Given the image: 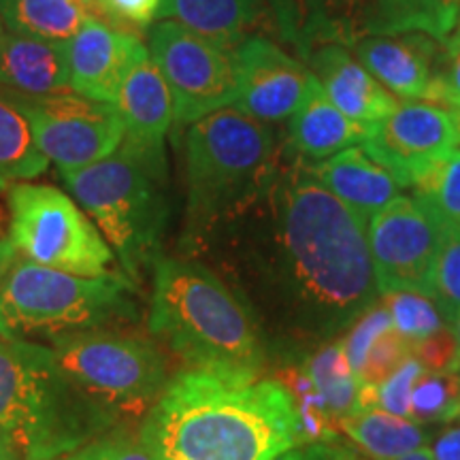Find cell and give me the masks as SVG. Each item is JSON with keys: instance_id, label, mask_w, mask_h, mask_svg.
I'll return each instance as SVG.
<instances>
[{"instance_id": "6da1fadb", "label": "cell", "mask_w": 460, "mask_h": 460, "mask_svg": "<svg viewBox=\"0 0 460 460\" xmlns=\"http://www.w3.org/2000/svg\"><path fill=\"white\" fill-rule=\"evenodd\" d=\"M226 237L239 243L241 298L264 337L322 345L377 305L367 222L305 166L279 172Z\"/></svg>"}, {"instance_id": "7a4b0ae2", "label": "cell", "mask_w": 460, "mask_h": 460, "mask_svg": "<svg viewBox=\"0 0 460 460\" xmlns=\"http://www.w3.org/2000/svg\"><path fill=\"white\" fill-rule=\"evenodd\" d=\"M139 433L156 460H273L305 444L286 384L233 369L172 376Z\"/></svg>"}, {"instance_id": "3957f363", "label": "cell", "mask_w": 460, "mask_h": 460, "mask_svg": "<svg viewBox=\"0 0 460 460\" xmlns=\"http://www.w3.org/2000/svg\"><path fill=\"white\" fill-rule=\"evenodd\" d=\"M186 237L192 250L220 243L271 192L278 181L273 132L234 107L188 126Z\"/></svg>"}, {"instance_id": "277c9868", "label": "cell", "mask_w": 460, "mask_h": 460, "mask_svg": "<svg viewBox=\"0 0 460 460\" xmlns=\"http://www.w3.org/2000/svg\"><path fill=\"white\" fill-rule=\"evenodd\" d=\"M147 329L186 369L261 373L267 365V337L252 309L192 258L156 262Z\"/></svg>"}, {"instance_id": "5b68a950", "label": "cell", "mask_w": 460, "mask_h": 460, "mask_svg": "<svg viewBox=\"0 0 460 460\" xmlns=\"http://www.w3.org/2000/svg\"><path fill=\"white\" fill-rule=\"evenodd\" d=\"M119 422L77 388L49 345L0 337V444L56 460Z\"/></svg>"}, {"instance_id": "8992f818", "label": "cell", "mask_w": 460, "mask_h": 460, "mask_svg": "<svg viewBox=\"0 0 460 460\" xmlns=\"http://www.w3.org/2000/svg\"><path fill=\"white\" fill-rule=\"evenodd\" d=\"M71 197L111 245L124 278L139 286L160 261L169 220L166 164L149 163L119 146L111 156L77 171H60Z\"/></svg>"}, {"instance_id": "52a82bcc", "label": "cell", "mask_w": 460, "mask_h": 460, "mask_svg": "<svg viewBox=\"0 0 460 460\" xmlns=\"http://www.w3.org/2000/svg\"><path fill=\"white\" fill-rule=\"evenodd\" d=\"M126 278H82L15 258L0 284V337L51 341L137 318Z\"/></svg>"}, {"instance_id": "ba28073f", "label": "cell", "mask_w": 460, "mask_h": 460, "mask_svg": "<svg viewBox=\"0 0 460 460\" xmlns=\"http://www.w3.org/2000/svg\"><path fill=\"white\" fill-rule=\"evenodd\" d=\"M49 348L75 386L119 424L146 418L171 379L160 345L119 326L75 332Z\"/></svg>"}, {"instance_id": "9c48e42d", "label": "cell", "mask_w": 460, "mask_h": 460, "mask_svg": "<svg viewBox=\"0 0 460 460\" xmlns=\"http://www.w3.org/2000/svg\"><path fill=\"white\" fill-rule=\"evenodd\" d=\"M9 237L22 258L82 278H124L111 245L73 197L45 183L7 190Z\"/></svg>"}, {"instance_id": "30bf717a", "label": "cell", "mask_w": 460, "mask_h": 460, "mask_svg": "<svg viewBox=\"0 0 460 460\" xmlns=\"http://www.w3.org/2000/svg\"><path fill=\"white\" fill-rule=\"evenodd\" d=\"M147 49L169 85L180 128L233 105L237 94L233 51L171 20L152 24Z\"/></svg>"}, {"instance_id": "8fae6325", "label": "cell", "mask_w": 460, "mask_h": 460, "mask_svg": "<svg viewBox=\"0 0 460 460\" xmlns=\"http://www.w3.org/2000/svg\"><path fill=\"white\" fill-rule=\"evenodd\" d=\"M26 115L43 156L60 171H77L111 156L124 141V124L113 102L85 96H22L3 92Z\"/></svg>"}, {"instance_id": "7c38bea8", "label": "cell", "mask_w": 460, "mask_h": 460, "mask_svg": "<svg viewBox=\"0 0 460 460\" xmlns=\"http://www.w3.org/2000/svg\"><path fill=\"white\" fill-rule=\"evenodd\" d=\"M379 295L396 290L433 298L439 217L416 197H394L367 222Z\"/></svg>"}, {"instance_id": "4fadbf2b", "label": "cell", "mask_w": 460, "mask_h": 460, "mask_svg": "<svg viewBox=\"0 0 460 460\" xmlns=\"http://www.w3.org/2000/svg\"><path fill=\"white\" fill-rule=\"evenodd\" d=\"M458 143L450 107L427 101H399L393 113L367 128L360 147L393 172L402 188H413Z\"/></svg>"}, {"instance_id": "5bb4252c", "label": "cell", "mask_w": 460, "mask_h": 460, "mask_svg": "<svg viewBox=\"0 0 460 460\" xmlns=\"http://www.w3.org/2000/svg\"><path fill=\"white\" fill-rule=\"evenodd\" d=\"M233 62L237 94L230 107L262 124L290 119L318 82L312 68L264 37H247Z\"/></svg>"}, {"instance_id": "9a60e30c", "label": "cell", "mask_w": 460, "mask_h": 460, "mask_svg": "<svg viewBox=\"0 0 460 460\" xmlns=\"http://www.w3.org/2000/svg\"><path fill=\"white\" fill-rule=\"evenodd\" d=\"M115 107L124 124L122 146L149 163L166 164L164 139L175 122V111L169 85L146 45L132 56Z\"/></svg>"}, {"instance_id": "2e32d148", "label": "cell", "mask_w": 460, "mask_h": 460, "mask_svg": "<svg viewBox=\"0 0 460 460\" xmlns=\"http://www.w3.org/2000/svg\"><path fill=\"white\" fill-rule=\"evenodd\" d=\"M433 39L424 34H367L352 45L354 56L401 101L441 105V71H435Z\"/></svg>"}, {"instance_id": "e0dca14e", "label": "cell", "mask_w": 460, "mask_h": 460, "mask_svg": "<svg viewBox=\"0 0 460 460\" xmlns=\"http://www.w3.org/2000/svg\"><path fill=\"white\" fill-rule=\"evenodd\" d=\"M141 45L143 41L135 34L90 17L66 41L71 90L85 99L115 105L132 56Z\"/></svg>"}, {"instance_id": "ac0fdd59", "label": "cell", "mask_w": 460, "mask_h": 460, "mask_svg": "<svg viewBox=\"0 0 460 460\" xmlns=\"http://www.w3.org/2000/svg\"><path fill=\"white\" fill-rule=\"evenodd\" d=\"M324 94L349 119L371 128L394 111L399 99L384 88L343 43H322L307 54Z\"/></svg>"}, {"instance_id": "d6986e66", "label": "cell", "mask_w": 460, "mask_h": 460, "mask_svg": "<svg viewBox=\"0 0 460 460\" xmlns=\"http://www.w3.org/2000/svg\"><path fill=\"white\" fill-rule=\"evenodd\" d=\"M305 169L365 222H369L371 216H376L382 207L399 197L402 188L393 172L356 146L322 163L307 164Z\"/></svg>"}, {"instance_id": "ffe728a7", "label": "cell", "mask_w": 460, "mask_h": 460, "mask_svg": "<svg viewBox=\"0 0 460 460\" xmlns=\"http://www.w3.org/2000/svg\"><path fill=\"white\" fill-rule=\"evenodd\" d=\"M0 88L22 96L71 94L66 43L7 31L0 43Z\"/></svg>"}, {"instance_id": "44dd1931", "label": "cell", "mask_w": 460, "mask_h": 460, "mask_svg": "<svg viewBox=\"0 0 460 460\" xmlns=\"http://www.w3.org/2000/svg\"><path fill=\"white\" fill-rule=\"evenodd\" d=\"M281 34L305 56L322 43L358 41L356 28L365 13V0H273Z\"/></svg>"}, {"instance_id": "7402d4cb", "label": "cell", "mask_w": 460, "mask_h": 460, "mask_svg": "<svg viewBox=\"0 0 460 460\" xmlns=\"http://www.w3.org/2000/svg\"><path fill=\"white\" fill-rule=\"evenodd\" d=\"M365 137V126L339 111L324 94L320 82H315L307 101L290 118V146L312 164L358 146Z\"/></svg>"}, {"instance_id": "603a6c76", "label": "cell", "mask_w": 460, "mask_h": 460, "mask_svg": "<svg viewBox=\"0 0 460 460\" xmlns=\"http://www.w3.org/2000/svg\"><path fill=\"white\" fill-rule=\"evenodd\" d=\"M262 13V0H163L158 22L171 20L217 48L233 51Z\"/></svg>"}, {"instance_id": "cb8c5ba5", "label": "cell", "mask_w": 460, "mask_h": 460, "mask_svg": "<svg viewBox=\"0 0 460 460\" xmlns=\"http://www.w3.org/2000/svg\"><path fill=\"white\" fill-rule=\"evenodd\" d=\"M341 433L373 460H399L405 454L427 447L435 437L433 427L388 411H356L339 422Z\"/></svg>"}, {"instance_id": "d4e9b609", "label": "cell", "mask_w": 460, "mask_h": 460, "mask_svg": "<svg viewBox=\"0 0 460 460\" xmlns=\"http://www.w3.org/2000/svg\"><path fill=\"white\" fill-rule=\"evenodd\" d=\"M460 0H373L369 34H424L446 43L456 32Z\"/></svg>"}, {"instance_id": "484cf974", "label": "cell", "mask_w": 460, "mask_h": 460, "mask_svg": "<svg viewBox=\"0 0 460 460\" xmlns=\"http://www.w3.org/2000/svg\"><path fill=\"white\" fill-rule=\"evenodd\" d=\"M9 32L66 43L92 17L88 0H0Z\"/></svg>"}, {"instance_id": "4316f807", "label": "cell", "mask_w": 460, "mask_h": 460, "mask_svg": "<svg viewBox=\"0 0 460 460\" xmlns=\"http://www.w3.org/2000/svg\"><path fill=\"white\" fill-rule=\"evenodd\" d=\"M49 160L34 141L26 115L0 94V192L43 175Z\"/></svg>"}, {"instance_id": "83f0119b", "label": "cell", "mask_w": 460, "mask_h": 460, "mask_svg": "<svg viewBox=\"0 0 460 460\" xmlns=\"http://www.w3.org/2000/svg\"><path fill=\"white\" fill-rule=\"evenodd\" d=\"M303 369L312 377L318 393L324 396L337 427L343 418L356 413V396H358L360 379L349 369L343 339H332V341L318 345L307 356Z\"/></svg>"}, {"instance_id": "f1b7e54d", "label": "cell", "mask_w": 460, "mask_h": 460, "mask_svg": "<svg viewBox=\"0 0 460 460\" xmlns=\"http://www.w3.org/2000/svg\"><path fill=\"white\" fill-rule=\"evenodd\" d=\"M281 382L290 390L296 401V411L301 418V429L305 444H331L339 446L341 441V429L332 420L324 396L318 393L312 377L303 369V365H292L284 369Z\"/></svg>"}, {"instance_id": "f546056e", "label": "cell", "mask_w": 460, "mask_h": 460, "mask_svg": "<svg viewBox=\"0 0 460 460\" xmlns=\"http://www.w3.org/2000/svg\"><path fill=\"white\" fill-rule=\"evenodd\" d=\"M410 416L420 424L460 418V369L420 376L411 393Z\"/></svg>"}, {"instance_id": "4dcf8cb0", "label": "cell", "mask_w": 460, "mask_h": 460, "mask_svg": "<svg viewBox=\"0 0 460 460\" xmlns=\"http://www.w3.org/2000/svg\"><path fill=\"white\" fill-rule=\"evenodd\" d=\"M413 197L439 217L460 226V147L452 149L413 183Z\"/></svg>"}, {"instance_id": "1f68e13d", "label": "cell", "mask_w": 460, "mask_h": 460, "mask_svg": "<svg viewBox=\"0 0 460 460\" xmlns=\"http://www.w3.org/2000/svg\"><path fill=\"white\" fill-rule=\"evenodd\" d=\"M433 298L444 314L446 324L452 326L460 315V226L444 217H439Z\"/></svg>"}, {"instance_id": "d6a6232c", "label": "cell", "mask_w": 460, "mask_h": 460, "mask_svg": "<svg viewBox=\"0 0 460 460\" xmlns=\"http://www.w3.org/2000/svg\"><path fill=\"white\" fill-rule=\"evenodd\" d=\"M384 305L393 315L394 329L413 341H420V339L429 337L430 332L447 326L435 298L420 295V292H388V295H384Z\"/></svg>"}, {"instance_id": "836d02e7", "label": "cell", "mask_w": 460, "mask_h": 460, "mask_svg": "<svg viewBox=\"0 0 460 460\" xmlns=\"http://www.w3.org/2000/svg\"><path fill=\"white\" fill-rule=\"evenodd\" d=\"M56 460H156L147 446L143 444L139 430H132L124 424L96 435L84 446Z\"/></svg>"}, {"instance_id": "e575fe53", "label": "cell", "mask_w": 460, "mask_h": 460, "mask_svg": "<svg viewBox=\"0 0 460 460\" xmlns=\"http://www.w3.org/2000/svg\"><path fill=\"white\" fill-rule=\"evenodd\" d=\"M413 354H416V341L396 329H388L373 343L369 356H367L365 365H362L358 373V379L362 384L379 386L396 369H401L407 360L413 358Z\"/></svg>"}, {"instance_id": "d590c367", "label": "cell", "mask_w": 460, "mask_h": 460, "mask_svg": "<svg viewBox=\"0 0 460 460\" xmlns=\"http://www.w3.org/2000/svg\"><path fill=\"white\" fill-rule=\"evenodd\" d=\"M388 329H393V315H390L386 305H373L367 314H362L356 324L349 329L348 337L343 339L345 345V356H348L349 369L356 377L365 365L367 356L373 343L377 341L379 335H384Z\"/></svg>"}, {"instance_id": "8d00e7d4", "label": "cell", "mask_w": 460, "mask_h": 460, "mask_svg": "<svg viewBox=\"0 0 460 460\" xmlns=\"http://www.w3.org/2000/svg\"><path fill=\"white\" fill-rule=\"evenodd\" d=\"M420 376H422V365L416 358H410L386 382L379 384V410L393 416L410 418L411 393Z\"/></svg>"}, {"instance_id": "74e56055", "label": "cell", "mask_w": 460, "mask_h": 460, "mask_svg": "<svg viewBox=\"0 0 460 460\" xmlns=\"http://www.w3.org/2000/svg\"><path fill=\"white\" fill-rule=\"evenodd\" d=\"M416 360L422 369L430 373H444L460 369L458 362V339L452 326L430 332L429 337L416 341Z\"/></svg>"}, {"instance_id": "f35d334b", "label": "cell", "mask_w": 460, "mask_h": 460, "mask_svg": "<svg viewBox=\"0 0 460 460\" xmlns=\"http://www.w3.org/2000/svg\"><path fill=\"white\" fill-rule=\"evenodd\" d=\"M92 11L107 15L119 26L147 28L156 22L163 0H88Z\"/></svg>"}, {"instance_id": "ab89813d", "label": "cell", "mask_w": 460, "mask_h": 460, "mask_svg": "<svg viewBox=\"0 0 460 460\" xmlns=\"http://www.w3.org/2000/svg\"><path fill=\"white\" fill-rule=\"evenodd\" d=\"M446 68H441V105H460V32L446 41Z\"/></svg>"}, {"instance_id": "60d3db41", "label": "cell", "mask_w": 460, "mask_h": 460, "mask_svg": "<svg viewBox=\"0 0 460 460\" xmlns=\"http://www.w3.org/2000/svg\"><path fill=\"white\" fill-rule=\"evenodd\" d=\"M273 460H345V447L331 444H303Z\"/></svg>"}, {"instance_id": "b9f144b4", "label": "cell", "mask_w": 460, "mask_h": 460, "mask_svg": "<svg viewBox=\"0 0 460 460\" xmlns=\"http://www.w3.org/2000/svg\"><path fill=\"white\" fill-rule=\"evenodd\" d=\"M435 460H460V424L439 435L433 447Z\"/></svg>"}, {"instance_id": "7bdbcfd3", "label": "cell", "mask_w": 460, "mask_h": 460, "mask_svg": "<svg viewBox=\"0 0 460 460\" xmlns=\"http://www.w3.org/2000/svg\"><path fill=\"white\" fill-rule=\"evenodd\" d=\"M15 258H17L15 245L9 237V226H4L3 211H0V284H3L4 275L9 273V269L13 267Z\"/></svg>"}, {"instance_id": "ee69618b", "label": "cell", "mask_w": 460, "mask_h": 460, "mask_svg": "<svg viewBox=\"0 0 460 460\" xmlns=\"http://www.w3.org/2000/svg\"><path fill=\"white\" fill-rule=\"evenodd\" d=\"M399 460H435V456H433V450L427 446V447H420L416 452L405 454V456H401Z\"/></svg>"}, {"instance_id": "f6af8a7d", "label": "cell", "mask_w": 460, "mask_h": 460, "mask_svg": "<svg viewBox=\"0 0 460 460\" xmlns=\"http://www.w3.org/2000/svg\"><path fill=\"white\" fill-rule=\"evenodd\" d=\"M0 460H22L17 454L11 450V447H7L4 444H0Z\"/></svg>"}, {"instance_id": "bcb514c9", "label": "cell", "mask_w": 460, "mask_h": 460, "mask_svg": "<svg viewBox=\"0 0 460 460\" xmlns=\"http://www.w3.org/2000/svg\"><path fill=\"white\" fill-rule=\"evenodd\" d=\"M452 109V115H454V124H456V130H458V139H460V105L458 107H450Z\"/></svg>"}, {"instance_id": "7dc6e473", "label": "cell", "mask_w": 460, "mask_h": 460, "mask_svg": "<svg viewBox=\"0 0 460 460\" xmlns=\"http://www.w3.org/2000/svg\"><path fill=\"white\" fill-rule=\"evenodd\" d=\"M452 329H454V332H456V339H458V362H460V315L452 324Z\"/></svg>"}, {"instance_id": "c3c4849f", "label": "cell", "mask_w": 460, "mask_h": 460, "mask_svg": "<svg viewBox=\"0 0 460 460\" xmlns=\"http://www.w3.org/2000/svg\"><path fill=\"white\" fill-rule=\"evenodd\" d=\"M4 34H7V26H4V22H3V15H0V43H3Z\"/></svg>"}, {"instance_id": "681fc988", "label": "cell", "mask_w": 460, "mask_h": 460, "mask_svg": "<svg viewBox=\"0 0 460 460\" xmlns=\"http://www.w3.org/2000/svg\"><path fill=\"white\" fill-rule=\"evenodd\" d=\"M345 460H360V458L356 456V454L349 450V447H345Z\"/></svg>"}, {"instance_id": "f907efd6", "label": "cell", "mask_w": 460, "mask_h": 460, "mask_svg": "<svg viewBox=\"0 0 460 460\" xmlns=\"http://www.w3.org/2000/svg\"><path fill=\"white\" fill-rule=\"evenodd\" d=\"M456 32H460V15H458V26H456Z\"/></svg>"}]
</instances>
